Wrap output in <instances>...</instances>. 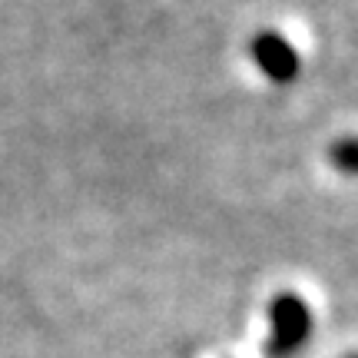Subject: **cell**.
<instances>
[{"label":"cell","instance_id":"cell-1","mask_svg":"<svg viewBox=\"0 0 358 358\" xmlns=\"http://www.w3.org/2000/svg\"><path fill=\"white\" fill-rule=\"evenodd\" d=\"M272 332L262 345L266 358H295L312 338V308L299 292H279L268 302Z\"/></svg>","mask_w":358,"mask_h":358},{"label":"cell","instance_id":"cell-2","mask_svg":"<svg viewBox=\"0 0 358 358\" xmlns=\"http://www.w3.org/2000/svg\"><path fill=\"white\" fill-rule=\"evenodd\" d=\"M249 57L259 66V73L272 83H295L302 73V57L279 30H256V37L249 43Z\"/></svg>","mask_w":358,"mask_h":358},{"label":"cell","instance_id":"cell-3","mask_svg":"<svg viewBox=\"0 0 358 358\" xmlns=\"http://www.w3.org/2000/svg\"><path fill=\"white\" fill-rule=\"evenodd\" d=\"M329 163L338 173L358 176V136H345V140H335L329 146Z\"/></svg>","mask_w":358,"mask_h":358},{"label":"cell","instance_id":"cell-4","mask_svg":"<svg viewBox=\"0 0 358 358\" xmlns=\"http://www.w3.org/2000/svg\"><path fill=\"white\" fill-rule=\"evenodd\" d=\"M348 358H358V355H348Z\"/></svg>","mask_w":358,"mask_h":358}]
</instances>
